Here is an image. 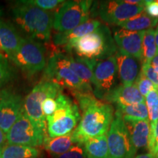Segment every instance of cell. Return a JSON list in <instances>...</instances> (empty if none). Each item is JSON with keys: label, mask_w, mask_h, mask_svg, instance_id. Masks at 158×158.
I'll return each mask as SVG.
<instances>
[{"label": "cell", "mask_w": 158, "mask_h": 158, "mask_svg": "<svg viewBox=\"0 0 158 158\" xmlns=\"http://www.w3.org/2000/svg\"><path fill=\"white\" fill-rule=\"evenodd\" d=\"M93 94L98 100H104L116 87L118 76L115 55L102 60H96L92 68Z\"/></svg>", "instance_id": "9c48e42d"}, {"label": "cell", "mask_w": 158, "mask_h": 158, "mask_svg": "<svg viewBox=\"0 0 158 158\" xmlns=\"http://www.w3.org/2000/svg\"><path fill=\"white\" fill-rule=\"evenodd\" d=\"M6 141H7V135L0 129V149L5 145Z\"/></svg>", "instance_id": "d590c367"}, {"label": "cell", "mask_w": 158, "mask_h": 158, "mask_svg": "<svg viewBox=\"0 0 158 158\" xmlns=\"http://www.w3.org/2000/svg\"><path fill=\"white\" fill-rule=\"evenodd\" d=\"M63 89L55 83L42 78L23 100V110L31 122L46 133V118L42 111V102L45 98H56Z\"/></svg>", "instance_id": "8992f818"}, {"label": "cell", "mask_w": 158, "mask_h": 158, "mask_svg": "<svg viewBox=\"0 0 158 158\" xmlns=\"http://www.w3.org/2000/svg\"><path fill=\"white\" fill-rule=\"evenodd\" d=\"M93 5L92 1L64 2L55 13L53 28L57 32H65L87 21Z\"/></svg>", "instance_id": "ba28073f"}, {"label": "cell", "mask_w": 158, "mask_h": 158, "mask_svg": "<svg viewBox=\"0 0 158 158\" xmlns=\"http://www.w3.org/2000/svg\"><path fill=\"white\" fill-rule=\"evenodd\" d=\"M41 108H42V111L45 118L54 114L57 109V102L56 98H53L51 97L45 98L42 102Z\"/></svg>", "instance_id": "1f68e13d"}, {"label": "cell", "mask_w": 158, "mask_h": 158, "mask_svg": "<svg viewBox=\"0 0 158 158\" xmlns=\"http://www.w3.org/2000/svg\"><path fill=\"white\" fill-rule=\"evenodd\" d=\"M13 19L29 38L38 42H48L51 37L54 18L48 11L35 7L27 0L18 1L12 9Z\"/></svg>", "instance_id": "6da1fadb"}, {"label": "cell", "mask_w": 158, "mask_h": 158, "mask_svg": "<svg viewBox=\"0 0 158 158\" xmlns=\"http://www.w3.org/2000/svg\"><path fill=\"white\" fill-rule=\"evenodd\" d=\"M64 51L68 54L74 51L82 58L102 60L114 56L117 47L110 29L101 24L92 32L71 42Z\"/></svg>", "instance_id": "3957f363"}, {"label": "cell", "mask_w": 158, "mask_h": 158, "mask_svg": "<svg viewBox=\"0 0 158 158\" xmlns=\"http://www.w3.org/2000/svg\"><path fill=\"white\" fill-rule=\"evenodd\" d=\"M106 135L109 158H135L137 151L122 117L115 115Z\"/></svg>", "instance_id": "30bf717a"}, {"label": "cell", "mask_w": 158, "mask_h": 158, "mask_svg": "<svg viewBox=\"0 0 158 158\" xmlns=\"http://www.w3.org/2000/svg\"><path fill=\"white\" fill-rule=\"evenodd\" d=\"M157 158H158V153H157Z\"/></svg>", "instance_id": "60d3db41"}, {"label": "cell", "mask_w": 158, "mask_h": 158, "mask_svg": "<svg viewBox=\"0 0 158 158\" xmlns=\"http://www.w3.org/2000/svg\"><path fill=\"white\" fill-rule=\"evenodd\" d=\"M13 76L14 72L8 62V59L0 54V88L10 82Z\"/></svg>", "instance_id": "83f0119b"}, {"label": "cell", "mask_w": 158, "mask_h": 158, "mask_svg": "<svg viewBox=\"0 0 158 158\" xmlns=\"http://www.w3.org/2000/svg\"><path fill=\"white\" fill-rule=\"evenodd\" d=\"M129 133L130 140L136 149L147 147L150 133L149 119L136 120L132 118H123Z\"/></svg>", "instance_id": "ac0fdd59"}, {"label": "cell", "mask_w": 158, "mask_h": 158, "mask_svg": "<svg viewBox=\"0 0 158 158\" xmlns=\"http://www.w3.org/2000/svg\"><path fill=\"white\" fill-rule=\"evenodd\" d=\"M65 64L84 84L92 86V68L96 60L63 54ZM93 88V87H92Z\"/></svg>", "instance_id": "ffe728a7"}, {"label": "cell", "mask_w": 158, "mask_h": 158, "mask_svg": "<svg viewBox=\"0 0 158 158\" xmlns=\"http://www.w3.org/2000/svg\"><path fill=\"white\" fill-rule=\"evenodd\" d=\"M94 9L98 15L105 23L109 25L119 26L131 17L144 11L143 5H130L124 1H102L94 4Z\"/></svg>", "instance_id": "7c38bea8"}, {"label": "cell", "mask_w": 158, "mask_h": 158, "mask_svg": "<svg viewBox=\"0 0 158 158\" xmlns=\"http://www.w3.org/2000/svg\"><path fill=\"white\" fill-rule=\"evenodd\" d=\"M141 70L155 86L158 87V73L151 66V64H142Z\"/></svg>", "instance_id": "836d02e7"}, {"label": "cell", "mask_w": 158, "mask_h": 158, "mask_svg": "<svg viewBox=\"0 0 158 158\" xmlns=\"http://www.w3.org/2000/svg\"><path fill=\"white\" fill-rule=\"evenodd\" d=\"M115 115L122 118H132L136 120L149 119V114L145 102L130 105H116Z\"/></svg>", "instance_id": "d4e9b609"}, {"label": "cell", "mask_w": 158, "mask_h": 158, "mask_svg": "<svg viewBox=\"0 0 158 158\" xmlns=\"http://www.w3.org/2000/svg\"><path fill=\"white\" fill-rule=\"evenodd\" d=\"M158 23V19L149 16L145 11L134 15L121 23L118 27L121 29L129 31H146V29H153Z\"/></svg>", "instance_id": "cb8c5ba5"}, {"label": "cell", "mask_w": 158, "mask_h": 158, "mask_svg": "<svg viewBox=\"0 0 158 158\" xmlns=\"http://www.w3.org/2000/svg\"><path fill=\"white\" fill-rule=\"evenodd\" d=\"M155 42L157 45V54L158 55V26L155 30Z\"/></svg>", "instance_id": "f35d334b"}, {"label": "cell", "mask_w": 158, "mask_h": 158, "mask_svg": "<svg viewBox=\"0 0 158 158\" xmlns=\"http://www.w3.org/2000/svg\"><path fill=\"white\" fill-rule=\"evenodd\" d=\"M146 31H129L123 29L114 30V40L118 51L143 62V40Z\"/></svg>", "instance_id": "5bb4252c"}, {"label": "cell", "mask_w": 158, "mask_h": 158, "mask_svg": "<svg viewBox=\"0 0 158 158\" xmlns=\"http://www.w3.org/2000/svg\"><path fill=\"white\" fill-rule=\"evenodd\" d=\"M57 109L54 114L46 117L48 137L55 138L71 134L80 122L78 106L62 92L56 98Z\"/></svg>", "instance_id": "277c9868"}, {"label": "cell", "mask_w": 158, "mask_h": 158, "mask_svg": "<svg viewBox=\"0 0 158 158\" xmlns=\"http://www.w3.org/2000/svg\"><path fill=\"white\" fill-rule=\"evenodd\" d=\"M62 52L52 54L47 62L43 78L68 89L73 93H93L92 86H88L76 76L65 64Z\"/></svg>", "instance_id": "5b68a950"}, {"label": "cell", "mask_w": 158, "mask_h": 158, "mask_svg": "<svg viewBox=\"0 0 158 158\" xmlns=\"http://www.w3.org/2000/svg\"><path fill=\"white\" fill-rule=\"evenodd\" d=\"M135 84L136 85V86H137L140 93L142 94V96H143V98L147 96L153 89L157 87V86H155L153 83L141 72V70L140 71L139 74H138L137 78H136Z\"/></svg>", "instance_id": "f1b7e54d"}, {"label": "cell", "mask_w": 158, "mask_h": 158, "mask_svg": "<svg viewBox=\"0 0 158 158\" xmlns=\"http://www.w3.org/2000/svg\"><path fill=\"white\" fill-rule=\"evenodd\" d=\"M144 11L152 19H158V1H144Z\"/></svg>", "instance_id": "e575fe53"}, {"label": "cell", "mask_w": 158, "mask_h": 158, "mask_svg": "<svg viewBox=\"0 0 158 158\" xmlns=\"http://www.w3.org/2000/svg\"><path fill=\"white\" fill-rule=\"evenodd\" d=\"M146 106H147L149 120L150 123V133H153L158 121V88L153 89L146 96Z\"/></svg>", "instance_id": "484cf974"}, {"label": "cell", "mask_w": 158, "mask_h": 158, "mask_svg": "<svg viewBox=\"0 0 158 158\" xmlns=\"http://www.w3.org/2000/svg\"><path fill=\"white\" fill-rule=\"evenodd\" d=\"M115 58L118 76L121 84L123 86L133 84L140 73L141 61L118 51L115 54Z\"/></svg>", "instance_id": "9a60e30c"}, {"label": "cell", "mask_w": 158, "mask_h": 158, "mask_svg": "<svg viewBox=\"0 0 158 158\" xmlns=\"http://www.w3.org/2000/svg\"><path fill=\"white\" fill-rule=\"evenodd\" d=\"M40 152L35 147L5 144L0 149V158H40Z\"/></svg>", "instance_id": "603a6c76"}, {"label": "cell", "mask_w": 158, "mask_h": 158, "mask_svg": "<svg viewBox=\"0 0 158 158\" xmlns=\"http://www.w3.org/2000/svg\"><path fill=\"white\" fill-rule=\"evenodd\" d=\"M143 62L142 64H151L152 60L157 55V45L155 42V30L149 29L146 30L143 40Z\"/></svg>", "instance_id": "4316f807"}, {"label": "cell", "mask_w": 158, "mask_h": 158, "mask_svg": "<svg viewBox=\"0 0 158 158\" xmlns=\"http://www.w3.org/2000/svg\"><path fill=\"white\" fill-rule=\"evenodd\" d=\"M151 66L152 67L154 70L158 73V55L157 54L154 57V59L152 60L151 62Z\"/></svg>", "instance_id": "8d00e7d4"}, {"label": "cell", "mask_w": 158, "mask_h": 158, "mask_svg": "<svg viewBox=\"0 0 158 158\" xmlns=\"http://www.w3.org/2000/svg\"><path fill=\"white\" fill-rule=\"evenodd\" d=\"M10 61L28 78L32 77L46 67L45 48L36 40L29 37L22 38L19 48Z\"/></svg>", "instance_id": "52a82bcc"}, {"label": "cell", "mask_w": 158, "mask_h": 158, "mask_svg": "<svg viewBox=\"0 0 158 158\" xmlns=\"http://www.w3.org/2000/svg\"><path fill=\"white\" fill-rule=\"evenodd\" d=\"M79 124L72 133L76 143L84 144L89 139L107 134L114 119V108L98 100L83 110Z\"/></svg>", "instance_id": "7a4b0ae2"}, {"label": "cell", "mask_w": 158, "mask_h": 158, "mask_svg": "<svg viewBox=\"0 0 158 158\" xmlns=\"http://www.w3.org/2000/svg\"><path fill=\"white\" fill-rule=\"evenodd\" d=\"M84 147L86 158H109L106 134L89 139Z\"/></svg>", "instance_id": "7402d4cb"}, {"label": "cell", "mask_w": 158, "mask_h": 158, "mask_svg": "<svg viewBox=\"0 0 158 158\" xmlns=\"http://www.w3.org/2000/svg\"><path fill=\"white\" fill-rule=\"evenodd\" d=\"M105 101L115 105H130L145 102V99L135 84L130 86H116L105 98Z\"/></svg>", "instance_id": "d6986e66"}, {"label": "cell", "mask_w": 158, "mask_h": 158, "mask_svg": "<svg viewBox=\"0 0 158 158\" xmlns=\"http://www.w3.org/2000/svg\"><path fill=\"white\" fill-rule=\"evenodd\" d=\"M64 2L62 0H27L29 4L45 11L52 10Z\"/></svg>", "instance_id": "f546056e"}, {"label": "cell", "mask_w": 158, "mask_h": 158, "mask_svg": "<svg viewBox=\"0 0 158 158\" xmlns=\"http://www.w3.org/2000/svg\"><path fill=\"white\" fill-rule=\"evenodd\" d=\"M22 97L10 89L0 91V129L7 133L23 110Z\"/></svg>", "instance_id": "4fadbf2b"}, {"label": "cell", "mask_w": 158, "mask_h": 158, "mask_svg": "<svg viewBox=\"0 0 158 158\" xmlns=\"http://www.w3.org/2000/svg\"><path fill=\"white\" fill-rule=\"evenodd\" d=\"M46 133L37 127L23 110L19 118L7 133L9 144L37 147L43 145Z\"/></svg>", "instance_id": "8fae6325"}, {"label": "cell", "mask_w": 158, "mask_h": 158, "mask_svg": "<svg viewBox=\"0 0 158 158\" xmlns=\"http://www.w3.org/2000/svg\"><path fill=\"white\" fill-rule=\"evenodd\" d=\"M3 14H4L3 8H2V6L0 5V19H1V18L3 16Z\"/></svg>", "instance_id": "ab89813d"}, {"label": "cell", "mask_w": 158, "mask_h": 158, "mask_svg": "<svg viewBox=\"0 0 158 158\" xmlns=\"http://www.w3.org/2000/svg\"><path fill=\"white\" fill-rule=\"evenodd\" d=\"M147 148L149 153L157 156L158 153V121L155 130L149 135Z\"/></svg>", "instance_id": "d6a6232c"}, {"label": "cell", "mask_w": 158, "mask_h": 158, "mask_svg": "<svg viewBox=\"0 0 158 158\" xmlns=\"http://www.w3.org/2000/svg\"><path fill=\"white\" fill-rule=\"evenodd\" d=\"M102 23L95 19H89L87 21L78 26L76 28L65 32H57L54 36V44L64 49L68 46L71 42L89 34L98 29Z\"/></svg>", "instance_id": "e0dca14e"}, {"label": "cell", "mask_w": 158, "mask_h": 158, "mask_svg": "<svg viewBox=\"0 0 158 158\" xmlns=\"http://www.w3.org/2000/svg\"><path fill=\"white\" fill-rule=\"evenodd\" d=\"M135 158H157L156 155H154L151 153H146V154H141V155H139L136 156Z\"/></svg>", "instance_id": "74e56055"}, {"label": "cell", "mask_w": 158, "mask_h": 158, "mask_svg": "<svg viewBox=\"0 0 158 158\" xmlns=\"http://www.w3.org/2000/svg\"><path fill=\"white\" fill-rule=\"evenodd\" d=\"M56 158H86L84 144L76 143L67 152L57 156Z\"/></svg>", "instance_id": "4dcf8cb0"}, {"label": "cell", "mask_w": 158, "mask_h": 158, "mask_svg": "<svg viewBox=\"0 0 158 158\" xmlns=\"http://www.w3.org/2000/svg\"><path fill=\"white\" fill-rule=\"evenodd\" d=\"M75 144L72 133L55 138L45 136L43 142L45 150L55 157L67 152Z\"/></svg>", "instance_id": "44dd1931"}, {"label": "cell", "mask_w": 158, "mask_h": 158, "mask_svg": "<svg viewBox=\"0 0 158 158\" xmlns=\"http://www.w3.org/2000/svg\"><path fill=\"white\" fill-rule=\"evenodd\" d=\"M21 39L13 25L0 20V54L10 60L19 48Z\"/></svg>", "instance_id": "2e32d148"}]
</instances>
